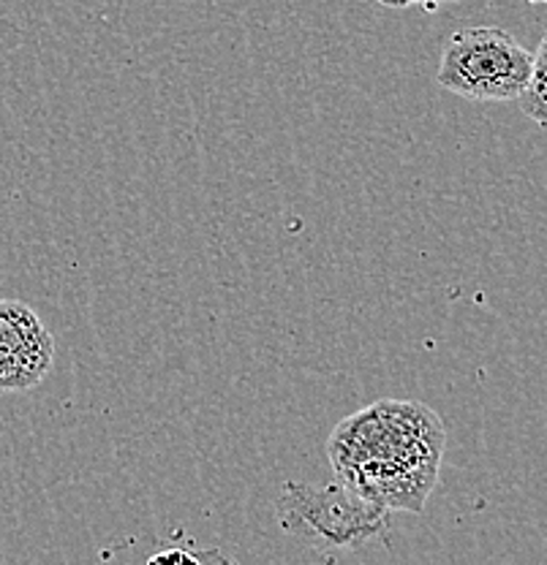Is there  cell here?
Wrapping results in <instances>:
<instances>
[{
    "label": "cell",
    "mask_w": 547,
    "mask_h": 565,
    "mask_svg": "<svg viewBox=\"0 0 547 565\" xmlns=\"http://www.w3.org/2000/svg\"><path fill=\"white\" fill-rule=\"evenodd\" d=\"M327 451L351 490L387 511H422L439 479L444 424L420 403L381 399L340 422Z\"/></svg>",
    "instance_id": "obj_1"
},
{
    "label": "cell",
    "mask_w": 547,
    "mask_h": 565,
    "mask_svg": "<svg viewBox=\"0 0 547 565\" xmlns=\"http://www.w3.org/2000/svg\"><path fill=\"white\" fill-rule=\"evenodd\" d=\"M281 530L314 550H365L370 541L390 544L387 509L344 481L327 487L286 481L275 503Z\"/></svg>",
    "instance_id": "obj_2"
},
{
    "label": "cell",
    "mask_w": 547,
    "mask_h": 565,
    "mask_svg": "<svg viewBox=\"0 0 547 565\" xmlns=\"http://www.w3.org/2000/svg\"><path fill=\"white\" fill-rule=\"evenodd\" d=\"M534 55L504 28H463L446 39L436 82L466 102H517L532 76Z\"/></svg>",
    "instance_id": "obj_3"
},
{
    "label": "cell",
    "mask_w": 547,
    "mask_h": 565,
    "mask_svg": "<svg viewBox=\"0 0 547 565\" xmlns=\"http://www.w3.org/2000/svg\"><path fill=\"white\" fill-rule=\"evenodd\" d=\"M55 362V338L31 305L0 299V394L36 388Z\"/></svg>",
    "instance_id": "obj_4"
},
{
    "label": "cell",
    "mask_w": 547,
    "mask_h": 565,
    "mask_svg": "<svg viewBox=\"0 0 547 565\" xmlns=\"http://www.w3.org/2000/svg\"><path fill=\"white\" fill-rule=\"evenodd\" d=\"M520 109L528 120L537 122L539 128H547V33L539 41V50L534 55L532 63V76H528V85L520 93Z\"/></svg>",
    "instance_id": "obj_5"
},
{
    "label": "cell",
    "mask_w": 547,
    "mask_h": 565,
    "mask_svg": "<svg viewBox=\"0 0 547 565\" xmlns=\"http://www.w3.org/2000/svg\"><path fill=\"white\" fill-rule=\"evenodd\" d=\"M204 561H223V557L219 555V552H210V555H197V552L175 550V546H172V550L156 552V555L147 557V563H152V565H161V563H167V565H199Z\"/></svg>",
    "instance_id": "obj_6"
},
{
    "label": "cell",
    "mask_w": 547,
    "mask_h": 565,
    "mask_svg": "<svg viewBox=\"0 0 547 565\" xmlns=\"http://www.w3.org/2000/svg\"><path fill=\"white\" fill-rule=\"evenodd\" d=\"M381 6H390V9H409V6H417V3H428V0H379ZM431 6V3H428Z\"/></svg>",
    "instance_id": "obj_7"
},
{
    "label": "cell",
    "mask_w": 547,
    "mask_h": 565,
    "mask_svg": "<svg viewBox=\"0 0 547 565\" xmlns=\"http://www.w3.org/2000/svg\"><path fill=\"white\" fill-rule=\"evenodd\" d=\"M431 3H457V0H431Z\"/></svg>",
    "instance_id": "obj_8"
},
{
    "label": "cell",
    "mask_w": 547,
    "mask_h": 565,
    "mask_svg": "<svg viewBox=\"0 0 547 565\" xmlns=\"http://www.w3.org/2000/svg\"><path fill=\"white\" fill-rule=\"evenodd\" d=\"M528 3H547V0H528Z\"/></svg>",
    "instance_id": "obj_9"
}]
</instances>
